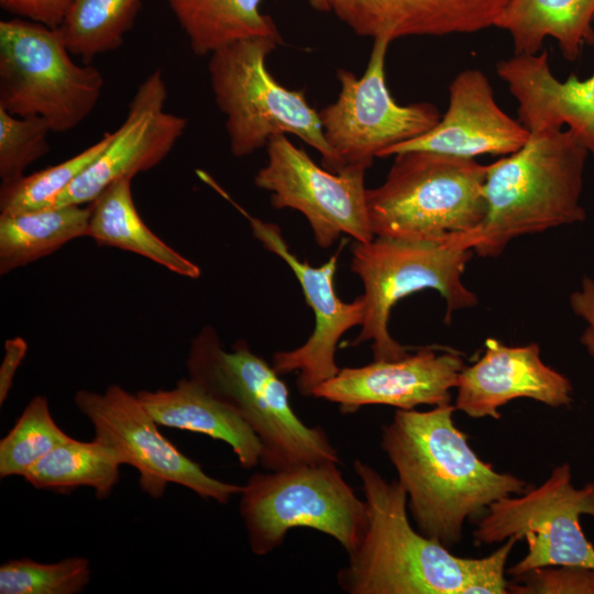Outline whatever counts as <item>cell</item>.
<instances>
[{"mask_svg": "<svg viewBox=\"0 0 594 594\" xmlns=\"http://www.w3.org/2000/svg\"><path fill=\"white\" fill-rule=\"evenodd\" d=\"M366 506L362 539L337 574L348 594H506L505 566L518 541L512 537L493 553L462 558L413 528L407 494L397 480L387 481L356 459Z\"/></svg>", "mask_w": 594, "mask_h": 594, "instance_id": "6da1fadb", "label": "cell"}, {"mask_svg": "<svg viewBox=\"0 0 594 594\" xmlns=\"http://www.w3.org/2000/svg\"><path fill=\"white\" fill-rule=\"evenodd\" d=\"M454 410L450 403L426 411L397 409L381 432V448L407 494L418 531L449 549L461 541L468 519L527 487L476 455L454 425Z\"/></svg>", "mask_w": 594, "mask_h": 594, "instance_id": "7a4b0ae2", "label": "cell"}, {"mask_svg": "<svg viewBox=\"0 0 594 594\" xmlns=\"http://www.w3.org/2000/svg\"><path fill=\"white\" fill-rule=\"evenodd\" d=\"M588 157L583 141L568 128L531 132L518 151L487 165L484 220L449 243L494 257L518 237L584 221L581 196Z\"/></svg>", "mask_w": 594, "mask_h": 594, "instance_id": "3957f363", "label": "cell"}, {"mask_svg": "<svg viewBox=\"0 0 594 594\" xmlns=\"http://www.w3.org/2000/svg\"><path fill=\"white\" fill-rule=\"evenodd\" d=\"M186 366L188 376L234 409L253 430L262 446L260 464L264 469L340 463L326 431L296 415L280 374L245 340L227 350L216 329L206 324L190 342Z\"/></svg>", "mask_w": 594, "mask_h": 594, "instance_id": "277c9868", "label": "cell"}, {"mask_svg": "<svg viewBox=\"0 0 594 594\" xmlns=\"http://www.w3.org/2000/svg\"><path fill=\"white\" fill-rule=\"evenodd\" d=\"M394 156L383 184L366 189L374 237L451 242L480 227L487 165L428 151Z\"/></svg>", "mask_w": 594, "mask_h": 594, "instance_id": "5b68a950", "label": "cell"}, {"mask_svg": "<svg viewBox=\"0 0 594 594\" xmlns=\"http://www.w3.org/2000/svg\"><path fill=\"white\" fill-rule=\"evenodd\" d=\"M282 42L253 36L210 54L211 88L227 118L230 151L235 157L248 156L273 136L289 133L317 150L326 169L338 173L343 165L324 139L319 111L302 90L282 86L266 68L267 55Z\"/></svg>", "mask_w": 594, "mask_h": 594, "instance_id": "8992f818", "label": "cell"}, {"mask_svg": "<svg viewBox=\"0 0 594 594\" xmlns=\"http://www.w3.org/2000/svg\"><path fill=\"white\" fill-rule=\"evenodd\" d=\"M351 271L363 284L364 319L351 346L371 341L374 360H396L408 348L388 330L394 306L420 290L433 289L446 301V323L454 311L477 305V296L462 282L474 252L449 242L406 241L374 237L351 248Z\"/></svg>", "mask_w": 594, "mask_h": 594, "instance_id": "52a82bcc", "label": "cell"}, {"mask_svg": "<svg viewBox=\"0 0 594 594\" xmlns=\"http://www.w3.org/2000/svg\"><path fill=\"white\" fill-rule=\"evenodd\" d=\"M339 464H301L248 479L239 510L255 556L273 552L295 528L323 532L348 554L355 550L365 530L366 506Z\"/></svg>", "mask_w": 594, "mask_h": 594, "instance_id": "ba28073f", "label": "cell"}, {"mask_svg": "<svg viewBox=\"0 0 594 594\" xmlns=\"http://www.w3.org/2000/svg\"><path fill=\"white\" fill-rule=\"evenodd\" d=\"M57 29L15 18L0 22V108L41 117L52 132L77 128L105 85L96 67L70 58Z\"/></svg>", "mask_w": 594, "mask_h": 594, "instance_id": "9c48e42d", "label": "cell"}, {"mask_svg": "<svg viewBox=\"0 0 594 594\" xmlns=\"http://www.w3.org/2000/svg\"><path fill=\"white\" fill-rule=\"evenodd\" d=\"M582 515L594 517V483L576 488L570 464L563 463L540 486L491 504L473 537L477 546L512 537L527 541V554L507 570L512 576L542 566L594 569V546L583 532Z\"/></svg>", "mask_w": 594, "mask_h": 594, "instance_id": "30bf717a", "label": "cell"}, {"mask_svg": "<svg viewBox=\"0 0 594 594\" xmlns=\"http://www.w3.org/2000/svg\"><path fill=\"white\" fill-rule=\"evenodd\" d=\"M389 41L375 38L364 74L338 69L337 100L319 111L324 139L344 166L367 169L389 147L416 139L441 119L430 102L398 105L385 73Z\"/></svg>", "mask_w": 594, "mask_h": 594, "instance_id": "8fae6325", "label": "cell"}, {"mask_svg": "<svg viewBox=\"0 0 594 594\" xmlns=\"http://www.w3.org/2000/svg\"><path fill=\"white\" fill-rule=\"evenodd\" d=\"M74 403L91 422L95 438L139 472L140 486L152 498H161L170 483L219 504L242 493L243 485L210 476L163 436L136 394L112 384L103 393L80 389Z\"/></svg>", "mask_w": 594, "mask_h": 594, "instance_id": "7c38bea8", "label": "cell"}, {"mask_svg": "<svg viewBox=\"0 0 594 594\" xmlns=\"http://www.w3.org/2000/svg\"><path fill=\"white\" fill-rule=\"evenodd\" d=\"M266 150L267 163L256 173L254 184L271 193L275 209L301 212L319 248H330L342 234L358 242L374 239L366 206V169L344 166L330 172L285 134L273 136Z\"/></svg>", "mask_w": 594, "mask_h": 594, "instance_id": "4fadbf2b", "label": "cell"}, {"mask_svg": "<svg viewBox=\"0 0 594 594\" xmlns=\"http://www.w3.org/2000/svg\"><path fill=\"white\" fill-rule=\"evenodd\" d=\"M198 177L229 201L249 222L253 237L270 252L280 257L296 276L307 306L314 312L315 327L301 345L273 354L272 365L278 374L297 372V388L304 397L333 377L340 370L336 362L337 345L351 328L361 326L364 319L362 296L351 302L340 299L336 293L334 275L341 249L320 266L300 261L286 243L279 226L250 215L206 172Z\"/></svg>", "mask_w": 594, "mask_h": 594, "instance_id": "5bb4252c", "label": "cell"}, {"mask_svg": "<svg viewBox=\"0 0 594 594\" xmlns=\"http://www.w3.org/2000/svg\"><path fill=\"white\" fill-rule=\"evenodd\" d=\"M166 98L163 73L156 69L139 85L109 145L51 207L89 205L116 180L157 166L187 125L185 118L165 111Z\"/></svg>", "mask_w": 594, "mask_h": 594, "instance_id": "9a60e30c", "label": "cell"}, {"mask_svg": "<svg viewBox=\"0 0 594 594\" xmlns=\"http://www.w3.org/2000/svg\"><path fill=\"white\" fill-rule=\"evenodd\" d=\"M463 366L458 352L424 346L400 359L340 369L318 385L311 397L338 405L343 415L370 405L406 410L419 405H444L451 400V389Z\"/></svg>", "mask_w": 594, "mask_h": 594, "instance_id": "2e32d148", "label": "cell"}, {"mask_svg": "<svg viewBox=\"0 0 594 594\" xmlns=\"http://www.w3.org/2000/svg\"><path fill=\"white\" fill-rule=\"evenodd\" d=\"M530 132L496 102L486 75L475 68L459 73L449 86V106L427 133L384 151L380 157L406 151H428L476 158L506 156L529 140Z\"/></svg>", "mask_w": 594, "mask_h": 594, "instance_id": "e0dca14e", "label": "cell"}, {"mask_svg": "<svg viewBox=\"0 0 594 594\" xmlns=\"http://www.w3.org/2000/svg\"><path fill=\"white\" fill-rule=\"evenodd\" d=\"M455 388V409L472 418L499 419L498 409L516 398L554 408L573 403L570 380L542 362L537 343L510 346L494 338L475 363L463 366Z\"/></svg>", "mask_w": 594, "mask_h": 594, "instance_id": "ac0fdd59", "label": "cell"}, {"mask_svg": "<svg viewBox=\"0 0 594 594\" xmlns=\"http://www.w3.org/2000/svg\"><path fill=\"white\" fill-rule=\"evenodd\" d=\"M509 0H333L355 34L385 38L466 34L495 26Z\"/></svg>", "mask_w": 594, "mask_h": 594, "instance_id": "d6986e66", "label": "cell"}, {"mask_svg": "<svg viewBox=\"0 0 594 594\" xmlns=\"http://www.w3.org/2000/svg\"><path fill=\"white\" fill-rule=\"evenodd\" d=\"M496 73L518 103L520 123L531 133L568 128L585 144L594 162V74L559 80L548 52L515 54L497 63Z\"/></svg>", "mask_w": 594, "mask_h": 594, "instance_id": "ffe728a7", "label": "cell"}, {"mask_svg": "<svg viewBox=\"0 0 594 594\" xmlns=\"http://www.w3.org/2000/svg\"><path fill=\"white\" fill-rule=\"evenodd\" d=\"M136 396L158 426L226 442L243 469L260 464L262 446L253 430L234 409L190 376L178 380L172 389H144Z\"/></svg>", "mask_w": 594, "mask_h": 594, "instance_id": "44dd1931", "label": "cell"}, {"mask_svg": "<svg viewBox=\"0 0 594 594\" xmlns=\"http://www.w3.org/2000/svg\"><path fill=\"white\" fill-rule=\"evenodd\" d=\"M495 28L510 35L515 54H538L551 37L575 61L594 45V0H509Z\"/></svg>", "mask_w": 594, "mask_h": 594, "instance_id": "7402d4cb", "label": "cell"}, {"mask_svg": "<svg viewBox=\"0 0 594 594\" xmlns=\"http://www.w3.org/2000/svg\"><path fill=\"white\" fill-rule=\"evenodd\" d=\"M132 178L108 186L90 205L88 235L98 245L141 255L184 277L198 278V265L160 239L139 215L131 191Z\"/></svg>", "mask_w": 594, "mask_h": 594, "instance_id": "603a6c76", "label": "cell"}, {"mask_svg": "<svg viewBox=\"0 0 594 594\" xmlns=\"http://www.w3.org/2000/svg\"><path fill=\"white\" fill-rule=\"evenodd\" d=\"M90 205L0 213V274H8L87 237Z\"/></svg>", "mask_w": 594, "mask_h": 594, "instance_id": "cb8c5ba5", "label": "cell"}, {"mask_svg": "<svg viewBox=\"0 0 594 594\" xmlns=\"http://www.w3.org/2000/svg\"><path fill=\"white\" fill-rule=\"evenodd\" d=\"M263 0H167L191 51L204 56L253 36L282 38L271 16L262 14Z\"/></svg>", "mask_w": 594, "mask_h": 594, "instance_id": "d4e9b609", "label": "cell"}, {"mask_svg": "<svg viewBox=\"0 0 594 594\" xmlns=\"http://www.w3.org/2000/svg\"><path fill=\"white\" fill-rule=\"evenodd\" d=\"M121 465L120 455L105 442L70 437L32 466L24 480L35 488L55 492L90 487L102 499L117 485Z\"/></svg>", "mask_w": 594, "mask_h": 594, "instance_id": "484cf974", "label": "cell"}, {"mask_svg": "<svg viewBox=\"0 0 594 594\" xmlns=\"http://www.w3.org/2000/svg\"><path fill=\"white\" fill-rule=\"evenodd\" d=\"M142 0H74L57 29L72 55L89 64L119 48L132 28Z\"/></svg>", "mask_w": 594, "mask_h": 594, "instance_id": "4316f807", "label": "cell"}, {"mask_svg": "<svg viewBox=\"0 0 594 594\" xmlns=\"http://www.w3.org/2000/svg\"><path fill=\"white\" fill-rule=\"evenodd\" d=\"M70 437L54 420L46 397L36 395L0 440V477L22 476Z\"/></svg>", "mask_w": 594, "mask_h": 594, "instance_id": "83f0119b", "label": "cell"}, {"mask_svg": "<svg viewBox=\"0 0 594 594\" xmlns=\"http://www.w3.org/2000/svg\"><path fill=\"white\" fill-rule=\"evenodd\" d=\"M112 135L113 132L106 133L98 142L62 163L1 184V213L50 208L55 198L100 156L111 142Z\"/></svg>", "mask_w": 594, "mask_h": 594, "instance_id": "f1b7e54d", "label": "cell"}, {"mask_svg": "<svg viewBox=\"0 0 594 594\" xmlns=\"http://www.w3.org/2000/svg\"><path fill=\"white\" fill-rule=\"evenodd\" d=\"M90 563L70 557L53 563L15 559L0 566L1 594H77L89 583Z\"/></svg>", "mask_w": 594, "mask_h": 594, "instance_id": "f546056e", "label": "cell"}, {"mask_svg": "<svg viewBox=\"0 0 594 594\" xmlns=\"http://www.w3.org/2000/svg\"><path fill=\"white\" fill-rule=\"evenodd\" d=\"M50 132L41 117H18L0 108L1 184L21 178L29 165L50 152Z\"/></svg>", "mask_w": 594, "mask_h": 594, "instance_id": "4dcf8cb0", "label": "cell"}, {"mask_svg": "<svg viewBox=\"0 0 594 594\" xmlns=\"http://www.w3.org/2000/svg\"><path fill=\"white\" fill-rule=\"evenodd\" d=\"M514 594H594V569L576 565L542 566L514 576Z\"/></svg>", "mask_w": 594, "mask_h": 594, "instance_id": "1f68e13d", "label": "cell"}, {"mask_svg": "<svg viewBox=\"0 0 594 594\" xmlns=\"http://www.w3.org/2000/svg\"><path fill=\"white\" fill-rule=\"evenodd\" d=\"M74 0H0L3 10L29 21L58 29Z\"/></svg>", "mask_w": 594, "mask_h": 594, "instance_id": "d6a6232c", "label": "cell"}, {"mask_svg": "<svg viewBox=\"0 0 594 594\" xmlns=\"http://www.w3.org/2000/svg\"><path fill=\"white\" fill-rule=\"evenodd\" d=\"M573 314L585 322L580 343L594 356V278L584 276L580 287L569 296Z\"/></svg>", "mask_w": 594, "mask_h": 594, "instance_id": "836d02e7", "label": "cell"}, {"mask_svg": "<svg viewBox=\"0 0 594 594\" xmlns=\"http://www.w3.org/2000/svg\"><path fill=\"white\" fill-rule=\"evenodd\" d=\"M28 352V343L21 337L8 339L4 343V355L0 366V404L8 398L13 380L20 364Z\"/></svg>", "mask_w": 594, "mask_h": 594, "instance_id": "e575fe53", "label": "cell"}, {"mask_svg": "<svg viewBox=\"0 0 594 594\" xmlns=\"http://www.w3.org/2000/svg\"><path fill=\"white\" fill-rule=\"evenodd\" d=\"M307 2L320 12H329L331 11L333 0H307Z\"/></svg>", "mask_w": 594, "mask_h": 594, "instance_id": "d590c367", "label": "cell"}]
</instances>
